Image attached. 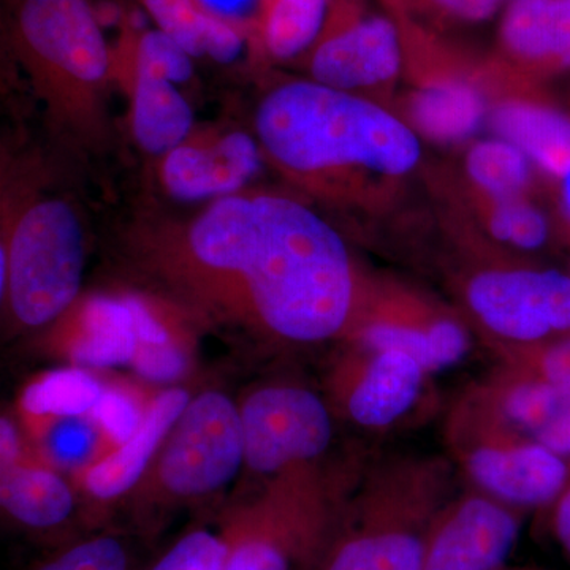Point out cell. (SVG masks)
Returning a JSON list of instances; mask_svg holds the SVG:
<instances>
[{"label": "cell", "instance_id": "6da1fadb", "mask_svg": "<svg viewBox=\"0 0 570 570\" xmlns=\"http://www.w3.org/2000/svg\"><path fill=\"white\" fill-rule=\"evenodd\" d=\"M141 250L186 302L294 346L346 337L367 283L340 232L283 194L216 198L142 235Z\"/></svg>", "mask_w": 570, "mask_h": 570}, {"label": "cell", "instance_id": "7a4b0ae2", "mask_svg": "<svg viewBox=\"0 0 570 570\" xmlns=\"http://www.w3.org/2000/svg\"><path fill=\"white\" fill-rule=\"evenodd\" d=\"M265 159L307 193L365 205L400 186L422 159L419 134L370 97L302 78L275 86L255 111Z\"/></svg>", "mask_w": 570, "mask_h": 570}, {"label": "cell", "instance_id": "3957f363", "mask_svg": "<svg viewBox=\"0 0 570 570\" xmlns=\"http://www.w3.org/2000/svg\"><path fill=\"white\" fill-rule=\"evenodd\" d=\"M455 464L436 455H389L343 499L307 570H423L428 532L453 494Z\"/></svg>", "mask_w": 570, "mask_h": 570}, {"label": "cell", "instance_id": "277c9868", "mask_svg": "<svg viewBox=\"0 0 570 570\" xmlns=\"http://www.w3.org/2000/svg\"><path fill=\"white\" fill-rule=\"evenodd\" d=\"M9 40L55 126L99 138L112 56L91 2L14 0Z\"/></svg>", "mask_w": 570, "mask_h": 570}, {"label": "cell", "instance_id": "5b68a950", "mask_svg": "<svg viewBox=\"0 0 570 570\" xmlns=\"http://www.w3.org/2000/svg\"><path fill=\"white\" fill-rule=\"evenodd\" d=\"M85 234L73 206L43 198L22 209L2 247V294L13 316L41 326L61 316L80 294Z\"/></svg>", "mask_w": 570, "mask_h": 570}, {"label": "cell", "instance_id": "8992f818", "mask_svg": "<svg viewBox=\"0 0 570 570\" xmlns=\"http://www.w3.org/2000/svg\"><path fill=\"white\" fill-rule=\"evenodd\" d=\"M275 482L264 498L225 520L223 570H307L313 564L343 499L330 497L316 471Z\"/></svg>", "mask_w": 570, "mask_h": 570}, {"label": "cell", "instance_id": "52a82bcc", "mask_svg": "<svg viewBox=\"0 0 570 570\" xmlns=\"http://www.w3.org/2000/svg\"><path fill=\"white\" fill-rule=\"evenodd\" d=\"M444 434L450 460L471 487L513 508L553 505L568 487L569 460L513 433L464 393Z\"/></svg>", "mask_w": 570, "mask_h": 570}, {"label": "cell", "instance_id": "ba28073f", "mask_svg": "<svg viewBox=\"0 0 570 570\" xmlns=\"http://www.w3.org/2000/svg\"><path fill=\"white\" fill-rule=\"evenodd\" d=\"M464 313L485 344L534 346L570 336V276L528 265H489L463 277Z\"/></svg>", "mask_w": 570, "mask_h": 570}, {"label": "cell", "instance_id": "9c48e42d", "mask_svg": "<svg viewBox=\"0 0 570 570\" xmlns=\"http://www.w3.org/2000/svg\"><path fill=\"white\" fill-rule=\"evenodd\" d=\"M346 337L356 347L414 356L430 374L460 365L472 347L463 317L392 281L367 279Z\"/></svg>", "mask_w": 570, "mask_h": 570}, {"label": "cell", "instance_id": "30bf717a", "mask_svg": "<svg viewBox=\"0 0 570 570\" xmlns=\"http://www.w3.org/2000/svg\"><path fill=\"white\" fill-rule=\"evenodd\" d=\"M245 461L239 409L223 393L190 400L159 456L160 489L174 499L209 497L238 474Z\"/></svg>", "mask_w": 570, "mask_h": 570}, {"label": "cell", "instance_id": "8fae6325", "mask_svg": "<svg viewBox=\"0 0 570 570\" xmlns=\"http://www.w3.org/2000/svg\"><path fill=\"white\" fill-rule=\"evenodd\" d=\"M245 463L257 474L313 471L333 441V417L313 390L281 384L257 390L239 409Z\"/></svg>", "mask_w": 570, "mask_h": 570}, {"label": "cell", "instance_id": "7c38bea8", "mask_svg": "<svg viewBox=\"0 0 570 570\" xmlns=\"http://www.w3.org/2000/svg\"><path fill=\"white\" fill-rule=\"evenodd\" d=\"M404 51L400 22L363 13L355 0H333L325 31L306 55L307 70L321 85L374 99L396 85Z\"/></svg>", "mask_w": 570, "mask_h": 570}, {"label": "cell", "instance_id": "4fadbf2b", "mask_svg": "<svg viewBox=\"0 0 570 570\" xmlns=\"http://www.w3.org/2000/svg\"><path fill=\"white\" fill-rule=\"evenodd\" d=\"M523 515L474 487L453 493L428 532L423 570H504Z\"/></svg>", "mask_w": 570, "mask_h": 570}, {"label": "cell", "instance_id": "5bb4252c", "mask_svg": "<svg viewBox=\"0 0 570 570\" xmlns=\"http://www.w3.org/2000/svg\"><path fill=\"white\" fill-rule=\"evenodd\" d=\"M428 373L414 356L355 346L336 381L344 412L367 431H392L425 400Z\"/></svg>", "mask_w": 570, "mask_h": 570}, {"label": "cell", "instance_id": "9a60e30c", "mask_svg": "<svg viewBox=\"0 0 570 570\" xmlns=\"http://www.w3.org/2000/svg\"><path fill=\"white\" fill-rule=\"evenodd\" d=\"M257 138L239 130L193 132L160 157L159 178L167 193L181 200H216L243 193L261 170Z\"/></svg>", "mask_w": 570, "mask_h": 570}, {"label": "cell", "instance_id": "2e32d148", "mask_svg": "<svg viewBox=\"0 0 570 570\" xmlns=\"http://www.w3.org/2000/svg\"><path fill=\"white\" fill-rule=\"evenodd\" d=\"M464 395L519 436L570 461V395L549 382L499 363Z\"/></svg>", "mask_w": 570, "mask_h": 570}, {"label": "cell", "instance_id": "e0dca14e", "mask_svg": "<svg viewBox=\"0 0 570 570\" xmlns=\"http://www.w3.org/2000/svg\"><path fill=\"white\" fill-rule=\"evenodd\" d=\"M170 341L168 330L141 299L96 296L82 307L70 354L86 367L132 365L142 347Z\"/></svg>", "mask_w": 570, "mask_h": 570}, {"label": "cell", "instance_id": "ac0fdd59", "mask_svg": "<svg viewBox=\"0 0 570 570\" xmlns=\"http://www.w3.org/2000/svg\"><path fill=\"white\" fill-rule=\"evenodd\" d=\"M499 47L528 75L570 70V0H510L502 13Z\"/></svg>", "mask_w": 570, "mask_h": 570}, {"label": "cell", "instance_id": "d6986e66", "mask_svg": "<svg viewBox=\"0 0 570 570\" xmlns=\"http://www.w3.org/2000/svg\"><path fill=\"white\" fill-rule=\"evenodd\" d=\"M189 403V393L181 389L157 396L135 436L86 471V491L99 501H112L132 490Z\"/></svg>", "mask_w": 570, "mask_h": 570}, {"label": "cell", "instance_id": "ffe728a7", "mask_svg": "<svg viewBox=\"0 0 570 570\" xmlns=\"http://www.w3.org/2000/svg\"><path fill=\"white\" fill-rule=\"evenodd\" d=\"M409 126L428 140L455 145L471 138L489 115L485 97L459 75L430 78L412 92Z\"/></svg>", "mask_w": 570, "mask_h": 570}, {"label": "cell", "instance_id": "44dd1931", "mask_svg": "<svg viewBox=\"0 0 570 570\" xmlns=\"http://www.w3.org/2000/svg\"><path fill=\"white\" fill-rule=\"evenodd\" d=\"M497 137L521 149L546 174L560 178L570 165V118L540 100L505 99L490 112Z\"/></svg>", "mask_w": 570, "mask_h": 570}, {"label": "cell", "instance_id": "7402d4cb", "mask_svg": "<svg viewBox=\"0 0 570 570\" xmlns=\"http://www.w3.org/2000/svg\"><path fill=\"white\" fill-rule=\"evenodd\" d=\"M130 127L142 151L163 157L193 135V107L175 82L130 73Z\"/></svg>", "mask_w": 570, "mask_h": 570}, {"label": "cell", "instance_id": "603a6c76", "mask_svg": "<svg viewBox=\"0 0 570 570\" xmlns=\"http://www.w3.org/2000/svg\"><path fill=\"white\" fill-rule=\"evenodd\" d=\"M0 504L14 523L40 534L61 530L75 512L73 493L59 475L20 464L2 469Z\"/></svg>", "mask_w": 570, "mask_h": 570}, {"label": "cell", "instance_id": "cb8c5ba5", "mask_svg": "<svg viewBox=\"0 0 570 570\" xmlns=\"http://www.w3.org/2000/svg\"><path fill=\"white\" fill-rule=\"evenodd\" d=\"M157 29L181 45L190 56L217 61L234 58L243 36L234 22L206 9L202 0H142Z\"/></svg>", "mask_w": 570, "mask_h": 570}, {"label": "cell", "instance_id": "d4e9b609", "mask_svg": "<svg viewBox=\"0 0 570 570\" xmlns=\"http://www.w3.org/2000/svg\"><path fill=\"white\" fill-rule=\"evenodd\" d=\"M333 0H261L258 40L277 61L313 50L332 11Z\"/></svg>", "mask_w": 570, "mask_h": 570}, {"label": "cell", "instance_id": "484cf974", "mask_svg": "<svg viewBox=\"0 0 570 570\" xmlns=\"http://www.w3.org/2000/svg\"><path fill=\"white\" fill-rule=\"evenodd\" d=\"M464 170L485 200L524 197L531 186L530 157L504 138L472 142L464 159Z\"/></svg>", "mask_w": 570, "mask_h": 570}, {"label": "cell", "instance_id": "4316f807", "mask_svg": "<svg viewBox=\"0 0 570 570\" xmlns=\"http://www.w3.org/2000/svg\"><path fill=\"white\" fill-rule=\"evenodd\" d=\"M102 393V385L82 367H67L29 385L21 404L36 417H73L91 414Z\"/></svg>", "mask_w": 570, "mask_h": 570}, {"label": "cell", "instance_id": "83f0119b", "mask_svg": "<svg viewBox=\"0 0 570 570\" xmlns=\"http://www.w3.org/2000/svg\"><path fill=\"white\" fill-rule=\"evenodd\" d=\"M487 202L483 220L494 242L517 253H535L549 243V220L527 198Z\"/></svg>", "mask_w": 570, "mask_h": 570}, {"label": "cell", "instance_id": "f1b7e54d", "mask_svg": "<svg viewBox=\"0 0 570 570\" xmlns=\"http://www.w3.org/2000/svg\"><path fill=\"white\" fill-rule=\"evenodd\" d=\"M102 430L91 415L58 417L45 431L43 450L55 466L85 469L97 463Z\"/></svg>", "mask_w": 570, "mask_h": 570}, {"label": "cell", "instance_id": "f546056e", "mask_svg": "<svg viewBox=\"0 0 570 570\" xmlns=\"http://www.w3.org/2000/svg\"><path fill=\"white\" fill-rule=\"evenodd\" d=\"M130 73L146 75L179 85L194 73L193 56L163 31L142 32L129 40Z\"/></svg>", "mask_w": 570, "mask_h": 570}, {"label": "cell", "instance_id": "4dcf8cb0", "mask_svg": "<svg viewBox=\"0 0 570 570\" xmlns=\"http://www.w3.org/2000/svg\"><path fill=\"white\" fill-rule=\"evenodd\" d=\"M487 346L502 365L530 373L570 395V336L534 346Z\"/></svg>", "mask_w": 570, "mask_h": 570}, {"label": "cell", "instance_id": "1f68e13d", "mask_svg": "<svg viewBox=\"0 0 570 570\" xmlns=\"http://www.w3.org/2000/svg\"><path fill=\"white\" fill-rule=\"evenodd\" d=\"M129 550L112 534L75 540L33 566L32 570H132Z\"/></svg>", "mask_w": 570, "mask_h": 570}, {"label": "cell", "instance_id": "d6a6232c", "mask_svg": "<svg viewBox=\"0 0 570 570\" xmlns=\"http://www.w3.org/2000/svg\"><path fill=\"white\" fill-rule=\"evenodd\" d=\"M225 553L220 532L197 528L176 540L148 570H223Z\"/></svg>", "mask_w": 570, "mask_h": 570}, {"label": "cell", "instance_id": "836d02e7", "mask_svg": "<svg viewBox=\"0 0 570 570\" xmlns=\"http://www.w3.org/2000/svg\"><path fill=\"white\" fill-rule=\"evenodd\" d=\"M89 415L96 420L105 436L119 448L140 430L146 411H142L132 393L121 389H104L102 396Z\"/></svg>", "mask_w": 570, "mask_h": 570}, {"label": "cell", "instance_id": "e575fe53", "mask_svg": "<svg viewBox=\"0 0 570 570\" xmlns=\"http://www.w3.org/2000/svg\"><path fill=\"white\" fill-rule=\"evenodd\" d=\"M461 24H480L497 17L510 0H396Z\"/></svg>", "mask_w": 570, "mask_h": 570}, {"label": "cell", "instance_id": "d590c367", "mask_svg": "<svg viewBox=\"0 0 570 570\" xmlns=\"http://www.w3.org/2000/svg\"><path fill=\"white\" fill-rule=\"evenodd\" d=\"M141 377L154 382H168L181 377L187 367V356L181 347L170 343L142 347L132 362Z\"/></svg>", "mask_w": 570, "mask_h": 570}, {"label": "cell", "instance_id": "8d00e7d4", "mask_svg": "<svg viewBox=\"0 0 570 570\" xmlns=\"http://www.w3.org/2000/svg\"><path fill=\"white\" fill-rule=\"evenodd\" d=\"M554 535L570 560V479L568 487L553 504Z\"/></svg>", "mask_w": 570, "mask_h": 570}, {"label": "cell", "instance_id": "74e56055", "mask_svg": "<svg viewBox=\"0 0 570 570\" xmlns=\"http://www.w3.org/2000/svg\"><path fill=\"white\" fill-rule=\"evenodd\" d=\"M20 436H18L17 428L10 420L2 419L0 422V460H2V469L14 466L20 460Z\"/></svg>", "mask_w": 570, "mask_h": 570}, {"label": "cell", "instance_id": "f35d334b", "mask_svg": "<svg viewBox=\"0 0 570 570\" xmlns=\"http://www.w3.org/2000/svg\"><path fill=\"white\" fill-rule=\"evenodd\" d=\"M558 181H560L561 187L562 208H564L566 216H568L570 223V165L568 170L558 178Z\"/></svg>", "mask_w": 570, "mask_h": 570}, {"label": "cell", "instance_id": "ab89813d", "mask_svg": "<svg viewBox=\"0 0 570 570\" xmlns=\"http://www.w3.org/2000/svg\"><path fill=\"white\" fill-rule=\"evenodd\" d=\"M569 464H570V461H569Z\"/></svg>", "mask_w": 570, "mask_h": 570}]
</instances>
